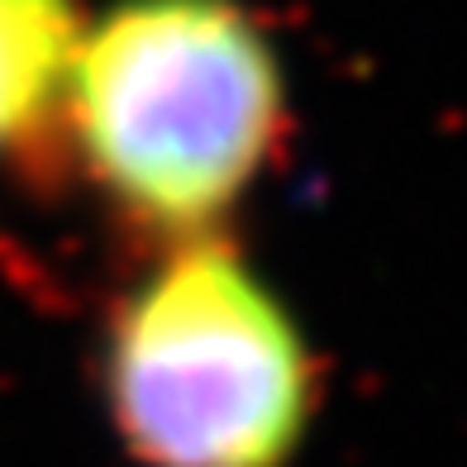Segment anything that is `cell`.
I'll return each mask as SVG.
<instances>
[{
	"label": "cell",
	"instance_id": "obj_3",
	"mask_svg": "<svg viewBox=\"0 0 467 467\" xmlns=\"http://www.w3.org/2000/svg\"><path fill=\"white\" fill-rule=\"evenodd\" d=\"M77 0H0V172L67 153V81L81 44Z\"/></svg>",
	"mask_w": 467,
	"mask_h": 467
},
{
	"label": "cell",
	"instance_id": "obj_1",
	"mask_svg": "<svg viewBox=\"0 0 467 467\" xmlns=\"http://www.w3.org/2000/svg\"><path fill=\"white\" fill-rule=\"evenodd\" d=\"M282 134V57L239 0H115L81 29L67 153L134 229L215 234Z\"/></svg>",
	"mask_w": 467,
	"mask_h": 467
},
{
	"label": "cell",
	"instance_id": "obj_2",
	"mask_svg": "<svg viewBox=\"0 0 467 467\" xmlns=\"http://www.w3.org/2000/svg\"><path fill=\"white\" fill-rule=\"evenodd\" d=\"M100 400L134 467H291L320 377L286 301L205 234L167 244L115 306Z\"/></svg>",
	"mask_w": 467,
	"mask_h": 467
}]
</instances>
